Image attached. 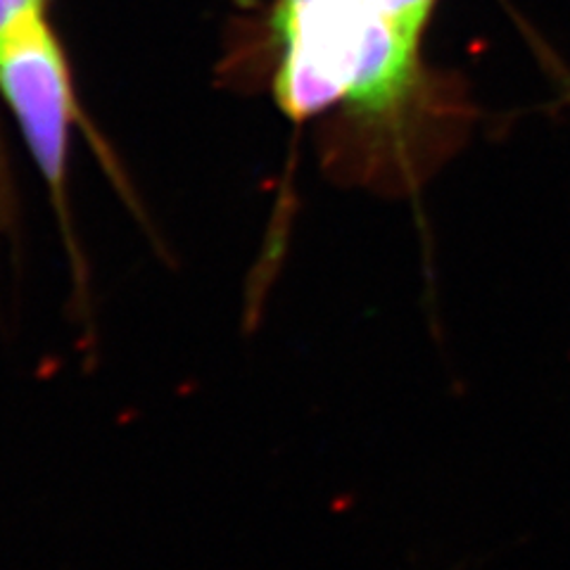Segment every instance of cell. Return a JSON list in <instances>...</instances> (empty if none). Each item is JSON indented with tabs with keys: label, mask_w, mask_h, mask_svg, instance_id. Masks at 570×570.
Segmentation results:
<instances>
[{
	"label": "cell",
	"mask_w": 570,
	"mask_h": 570,
	"mask_svg": "<svg viewBox=\"0 0 570 570\" xmlns=\"http://www.w3.org/2000/svg\"><path fill=\"white\" fill-rule=\"evenodd\" d=\"M0 94L14 112L33 163L52 193L81 305H86V269L67 214V142L75 98L65 56L46 17H36L0 46Z\"/></svg>",
	"instance_id": "1"
},
{
	"label": "cell",
	"mask_w": 570,
	"mask_h": 570,
	"mask_svg": "<svg viewBox=\"0 0 570 570\" xmlns=\"http://www.w3.org/2000/svg\"><path fill=\"white\" fill-rule=\"evenodd\" d=\"M371 14L368 0H281L276 100L295 121L345 102L356 79Z\"/></svg>",
	"instance_id": "2"
},
{
	"label": "cell",
	"mask_w": 570,
	"mask_h": 570,
	"mask_svg": "<svg viewBox=\"0 0 570 570\" xmlns=\"http://www.w3.org/2000/svg\"><path fill=\"white\" fill-rule=\"evenodd\" d=\"M368 3L402 39L421 46L438 0H368Z\"/></svg>",
	"instance_id": "3"
},
{
	"label": "cell",
	"mask_w": 570,
	"mask_h": 570,
	"mask_svg": "<svg viewBox=\"0 0 570 570\" xmlns=\"http://www.w3.org/2000/svg\"><path fill=\"white\" fill-rule=\"evenodd\" d=\"M36 17H43V0H0V46Z\"/></svg>",
	"instance_id": "4"
}]
</instances>
